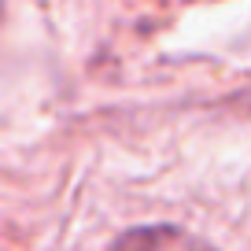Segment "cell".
<instances>
[{
  "mask_svg": "<svg viewBox=\"0 0 251 251\" xmlns=\"http://www.w3.org/2000/svg\"><path fill=\"white\" fill-rule=\"evenodd\" d=\"M107 251H218V248L181 226L151 222V226H133L126 233H118L107 244Z\"/></svg>",
  "mask_w": 251,
  "mask_h": 251,
  "instance_id": "6da1fadb",
  "label": "cell"
}]
</instances>
